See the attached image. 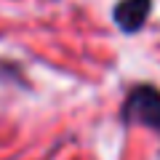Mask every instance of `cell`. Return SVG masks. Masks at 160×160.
I'll return each instance as SVG.
<instances>
[{
  "label": "cell",
  "instance_id": "cell-1",
  "mask_svg": "<svg viewBox=\"0 0 160 160\" xmlns=\"http://www.w3.org/2000/svg\"><path fill=\"white\" fill-rule=\"evenodd\" d=\"M123 120L131 126L160 128V91L155 86H136L123 102Z\"/></svg>",
  "mask_w": 160,
  "mask_h": 160
},
{
  "label": "cell",
  "instance_id": "cell-2",
  "mask_svg": "<svg viewBox=\"0 0 160 160\" xmlns=\"http://www.w3.org/2000/svg\"><path fill=\"white\" fill-rule=\"evenodd\" d=\"M149 8H152V0H120L115 6V22L123 32H136L144 27L149 16Z\"/></svg>",
  "mask_w": 160,
  "mask_h": 160
}]
</instances>
